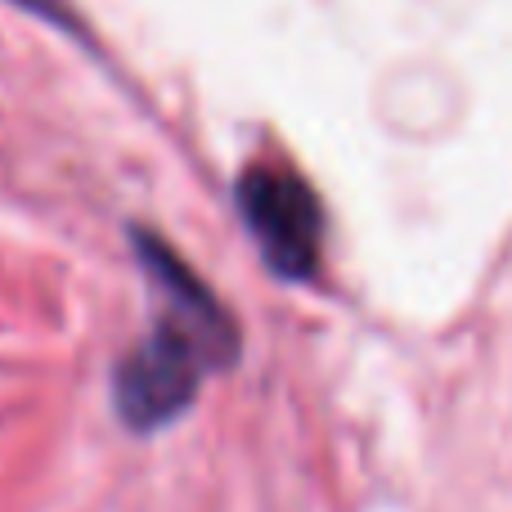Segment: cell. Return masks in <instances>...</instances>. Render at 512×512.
<instances>
[{
  "mask_svg": "<svg viewBox=\"0 0 512 512\" xmlns=\"http://www.w3.org/2000/svg\"><path fill=\"white\" fill-rule=\"evenodd\" d=\"M14 5L32 9L36 18H50V23H59V27L72 23V18H68V5H59V0H14Z\"/></svg>",
  "mask_w": 512,
  "mask_h": 512,
  "instance_id": "obj_3",
  "label": "cell"
},
{
  "mask_svg": "<svg viewBox=\"0 0 512 512\" xmlns=\"http://www.w3.org/2000/svg\"><path fill=\"white\" fill-rule=\"evenodd\" d=\"M131 239L140 248L149 279L167 297V310L153 324V333L117 364L113 400L126 427L153 432L176 414H185L207 373L234 364L239 333H234L225 306L216 301V292L167 243L144 230H135Z\"/></svg>",
  "mask_w": 512,
  "mask_h": 512,
  "instance_id": "obj_1",
  "label": "cell"
},
{
  "mask_svg": "<svg viewBox=\"0 0 512 512\" xmlns=\"http://www.w3.org/2000/svg\"><path fill=\"white\" fill-rule=\"evenodd\" d=\"M243 225L265 265L283 279H310L324 256V207L315 189L288 167H252L239 180Z\"/></svg>",
  "mask_w": 512,
  "mask_h": 512,
  "instance_id": "obj_2",
  "label": "cell"
}]
</instances>
